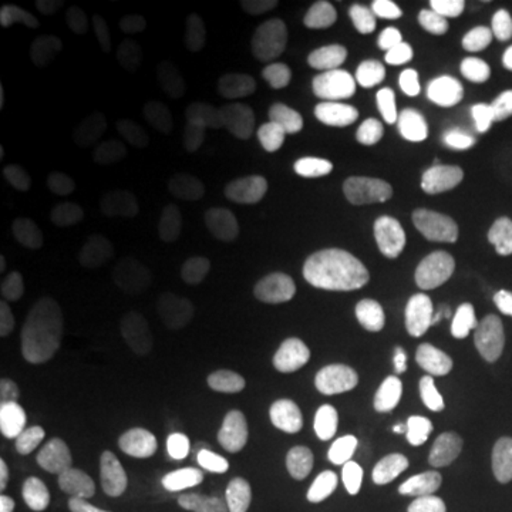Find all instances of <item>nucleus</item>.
<instances>
[{
    "label": "nucleus",
    "instance_id": "f257e3e1",
    "mask_svg": "<svg viewBox=\"0 0 512 512\" xmlns=\"http://www.w3.org/2000/svg\"><path fill=\"white\" fill-rule=\"evenodd\" d=\"M479 72V46L467 31L439 36L420 60V91L434 102H453L470 91Z\"/></svg>",
    "mask_w": 512,
    "mask_h": 512
},
{
    "label": "nucleus",
    "instance_id": "f03ea898",
    "mask_svg": "<svg viewBox=\"0 0 512 512\" xmlns=\"http://www.w3.org/2000/svg\"><path fill=\"white\" fill-rule=\"evenodd\" d=\"M188 467L211 491L230 494L252 477V451L219 427L204 430L188 448Z\"/></svg>",
    "mask_w": 512,
    "mask_h": 512
},
{
    "label": "nucleus",
    "instance_id": "7ed1b4c3",
    "mask_svg": "<svg viewBox=\"0 0 512 512\" xmlns=\"http://www.w3.org/2000/svg\"><path fill=\"white\" fill-rule=\"evenodd\" d=\"M494 489V475L482 458L470 453L441 460L422 479V491L439 505L463 508V505L482 503Z\"/></svg>",
    "mask_w": 512,
    "mask_h": 512
},
{
    "label": "nucleus",
    "instance_id": "20e7f679",
    "mask_svg": "<svg viewBox=\"0 0 512 512\" xmlns=\"http://www.w3.org/2000/svg\"><path fill=\"white\" fill-rule=\"evenodd\" d=\"M370 202L380 219L399 233H413L425 219L422 183L403 171H387L368 178Z\"/></svg>",
    "mask_w": 512,
    "mask_h": 512
},
{
    "label": "nucleus",
    "instance_id": "39448f33",
    "mask_svg": "<svg viewBox=\"0 0 512 512\" xmlns=\"http://www.w3.org/2000/svg\"><path fill=\"white\" fill-rule=\"evenodd\" d=\"M446 318V302L437 292H415L384 302L375 311V328L394 339H430Z\"/></svg>",
    "mask_w": 512,
    "mask_h": 512
},
{
    "label": "nucleus",
    "instance_id": "423d86ee",
    "mask_svg": "<svg viewBox=\"0 0 512 512\" xmlns=\"http://www.w3.org/2000/svg\"><path fill=\"white\" fill-rule=\"evenodd\" d=\"M339 366L349 387L370 403H387L399 392L394 361L380 347H351L342 354Z\"/></svg>",
    "mask_w": 512,
    "mask_h": 512
},
{
    "label": "nucleus",
    "instance_id": "0eeeda50",
    "mask_svg": "<svg viewBox=\"0 0 512 512\" xmlns=\"http://www.w3.org/2000/svg\"><path fill=\"white\" fill-rule=\"evenodd\" d=\"M190 427L188 406L164 389L150 392L131 422V437L138 446L162 448L176 441Z\"/></svg>",
    "mask_w": 512,
    "mask_h": 512
},
{
    "label": "nucleus",
    "instance_id": "6e6552de",
    "mask_svg": "<svg viewBox=\"0 0 512 512\" xmlns=\"http://www.w3.org/2000/svg\"><path fill=\"white\" fill-rule=\"evenodd\" d=\"M166 347L178 361L221 363L233 351L226 325L216 318H185L166 332Z\"/></svg>",
    "mask_w": 512,
    "mask_h": 512
},
{
    "label": "nucleus",
    "instance_id": "1a4fd4ad",
    "mask_svg": "<svg viewBox=\"0 0 512 512\" xmlns=\"http://www.w3.org/2000/svg\"><path fill=\"white\" fill-rule=\"evenodd\" d=\"M178 216V197L171 188H155L140 197L121 219V233L128 245L145 247L162 238Z\"/></svg>",
    "mask_w": 512,
    "mask_h": 512
},
{
    "label": "nucleus",
    "instance_id": "9d476101",
    "mask_svg": "<svg viewBox=\"0 0 512 512\" xmlns=\"http://www.w3.org/2000/svg\"><path fill=\"white\" fill-rule=\"evenodd\" d=\"M427 136L408 121H380L363 133V155L375 164H403L425 155Z\"/></svg>",
    "mask_w": 512,
    "mask_h": 512
},
{
    "label": "nucleus",
    "instance_id": "9b49d317",
    "mask_svg": "<svg viewBox=\"0 0 512 512\" xmlns=\"http://www.w3.org/2000/svg\"><path fill=\"white\" fill-rule=\"evenodd\" d=\"M280 318L306 335H330L342 325V309L335 299L311 287H297L280 299Z\"/></svg>",
    "mask_w": 512,
    "mask_h": 512
},
{
    "label": "nucleus",
    "instance_id": "f8f14e48",
    "mask_svg": "<svg viewBox=\"0 0 512 512\" xmlns=\"http://www.w3.org/2000/svg\"><path fill=\"white\" fill-rule=\"evenodd\" d=\"M261 128L268 150L273 152L280 162L285 164H302L309 157L311 143L309 133L302 126V119L297 112L283 100H271L261 112Z\"/></svg>",
    "mask_w": 512,
    "mask_h": 512
},
{
    "label": "nucleus",
    "instance_id": "ddd939ff",
    "mask_svg": "<svg viewBox=\"0 0 512 512\" xmlns=\"http://www.w3.org/2000/svg\"><path fill=\"white\" fill-rule=\"evenodd\" d=\"M102 81H105V72L98 62L86 60V57H72L55 67L50 76V95H53L57 110L74 114L91 100Z\"/></svg>",
    "mask_w": 512,
    "mask_h": 512
},
{
    "label": "nucleus",
    "instance_id": "4468645a",
    "mask_svg": "<svg viewBox=\"0 0 512 512\" xmlns=\"http://www.w3.org/2000/svg\"><path fill=\"white\" fill-rule=\"evenodd\" d=\"M309 195L313 204L339 211V214L363 216L373 211L368 181H361V178L347 174V171H320L311 178Z\"/></svg>",
    "mask_w": 512,
    "mask_h": 512
},
{
    "label": "nucleus",
    "instance_id": "2eb2a0df",
    "mask_svg": "<svg viewBox=\"0 0 512 512\" xmlns=\"http://www.w3.org/2000/svg\"><path fill=\"white\" fill-rule=\"evenodd\" d=\"M304 358L302 351L290 339H283L271 349L264 373V392L268 401L285 406L297 399L302 392Z\"/></svg>",
    "mask_w": 512,
    "mask_h": 512
},
{
    "label": "nucleus",
    "instance_id": "dca6fc26",
    "mask_svg": "<svg viewBox=\"0 0 512 512\" xmlns=\"http://www.w3.org/2000/svg\"><path fill=\"white\" fill-rule=\"evenodd\" d=\"M22 392L31 406L48 415H67L72 411V389L60 370L48 363H29L19 375Z\"/></svg>",
    "mask_w": 512,
    "mask_h": 512
},
{
    "label": "nucleus",
    "instance_id": "f3484780",
    "mask_svg": "<svg viewBox=\"0 0 512 512\" xmlns=\"http://www.w3.org/2000/svg\"><path fill=\"white\" fill-rule=\"evenodd\" d=\"M448 200L470 211L477 223H496L505 214V197L494 183L470 171H458L448 181Z\"/></svg>",
    "mask_w": 512,
    "mask_h": 512
},
{
    "label": "nucleus",
    "instance_id": "a211bd4d",
    "mask_svg": "<svg viewBox=\"0 0 512 512\" xmlns=\"http://www.w3.org/2000/svg\"><path fill=\"white\" fill-rule=\"evenodd\" d=\"M238 188L245 197V202L252 207L261 219L271 223H283L290 200H287L285 185L273 171L268 169H245L238 178Z\"/></svg>",
    "mask_w": 512,
    "mask_h": 512
},
{
    "label": "nucleus",
    "instance_id": "6ab92c4d",
    "mask_svg": "<svg viewBox=\"0 0 512 512\" xmlns=\"http://www.w3.org/2000/svg\"><path fill=\"white\" fill-rule=\"evenodd\" d=\"M344 67V46L339 38L337 29L328 22H318L311 29V50L309 62H306V72L309 79L320 88H328L337 83L342 76Z\"/></svg>",
    "mask_w": 512,
    "mask_h": 512
},
{
    "label": "nucleus",
    "instance_id": "aec40b11",
    "mask_svg": "<svg viewBox=\"0 0 512 512\" xmlns=\"http://www.w3.org/2000/svg\"><path fill=\"white\" fill-rule=\"evenodd\" d=\"M140 363V351L131 339L124 337H102L95 339L83 356V366L93 377L110 380L131 373Z\"/></svg>",
    "mask_w": 512,
    "mask_h": 512
},
{
    "label": "nucleus",
    "instance_id": "412c9836",
    "mask_svg": "<svg viewBox=\"0 0 512 512\" xmlns=\"http://www.w3.org/2000/svg\"><path fill=\"white\" fill-rule=\"evenodd\" d=\"M351 451V437L342 427H320L302 446V463L313 475H332Z\"/></svg>",
    "mask_w": 512,
    "mask_h": 512
},
{
    "label": "nucleus",
    "instance_id": "4be33fe9",
    "mask_svg": "<svg viewBox=\"0 0 512 512\" xmlns=\"http://www.w3.org/2000/svg\"><path fill=\"white\" fill-rule=\"evenodd\" d=\"M195 102L211 119H228L238 105V81L223 67L202 69L195 81Z\"/></svg>",
    "mask_w": 512,
    "mask_h": 512
},
{
    "label": "nucleus",
    "instance_id": "5701e85b",
    "mask_svg": "<svg viewBox=\"0 0 512 512\" xmlns=\"http://www.w3.org/2000/svg\"><path fill=\"white\" fill-rule=\"evenodd\" d=\"M192 214L214 240L226 247H242L249 240V228L242 216L214 197H202L192 204Z\"/></svg>",
    "mask_w": 512,
    "mask_h": 512
},
{
    "label": "nucleus",
    "instance_id": "b1692460",
    "mask_svg": "<svg viewBox=\"0 0 512 512\" xmlns=\"http://www.w3.org/2000/svg\"><path fill=\"white\" fill-rule=\"evenodd\" d=\"M211 259L209 242L197 233H178L162 242L155 252V268L164 275H183L207 264Z\"/></svg>",
    "mask_w": 512,
    "mask_h": 512
},
{
    "label": "nucleus",
    "instance_id": "393cba45",
    "mask_svg": "<svg viewBox=\"0 0 512 512\" xmlns=\"http://www.w3.org/2000/svg\"><path fill=\"white\" fill-rule=\"evenodd\" d=\"M477 221L470 211L460 207V204L446 202L432 211L430 216V230L432 238L437 242L441 252L458 254L465 247H470L472 238H475Z\"/></svg>",
    "mask_w": 512,
    "mask_h": 512
},
{
    "label": "nucleus",
    "instance_id": "a878e982",
    "mask_svg": "<svg viewBox=\"0 0 512 512\" xmlns=\"http://www.w3.org/2000/svg\"><path fill=\"white\" fill-rule=\"evenodd\" d=\"M22 38H38L50 48H62L67 41L57 24L48 22L36 12L24 8L3 10V15H0V41L5 46H15Z\"/></svg>",
    "mask_w": 512,
    "mask_h": 512
},
{
    "label": "nucleus",
    "instance_id": "bb28decb",
    "mask_svg": "<svg viewBox=\"0 0 512 512\" xmlns=\"http://www.w3.org/2000/svg\"><path fill=\"white\" fill-rule=\"evenodd\" d=\"M437 128L453 147L467 150L484 138L486 117L475 105H453L439 114Z\"/></svg>",
    "mask_w": 512,
    "mask_h": 512
},
{
    "label": "nucleus",
    "instance_id": "cd10ccee",
    "mask_svg": "<svg viewBox=\"0 0 512 512\" xmlns=\"http://www.w3.org/2000/svg\"><path fill=\"white\" fill-rule=\"evenodd\" d=\"M0 489L8 501L27 503L41 489V470L34 453H17L0 475Z\"/></svg>",
    "mask_w": 512,
    "mask_h": 512
},
{
    "label": "nucleus",
    "instance_id": "c85d7f7f",
    "mask_svg": "<svg viewBox=\"0 0 512 512\" xmlns=\"http://www.w3.org/2000/svg\"><path fill=\"white\" fill-rule=\"evenodd\" d=\"M79 311L88 323L100 325V328H110L117 325L126 316V304L121 302L119 294H114L107 287H83L79 294Z\"/></svg>",
    "mask_w": 512,
    "mask_h": 512
},
{
    "label": "nucleus",
    "instance_id": "c756f323",
    "mask_svg": "<svg viewBox=\"0 0 512 512\" xmlns=\"http://www.w3.org/2000/svg\"><path fill=\"white\" fill-rule=\"evenodd\" d=\"M5 292H8L10 302L17 306L19 311L27 313L29 318H48L50 309H53V297H50L46 287H43L34 275L19 273L5 283Z\"/></svg>",
    "mask_w": 512,
    "mask_h": 512
},
{
    "label": "nucleus",
    "instance_id": "7c9ffc66",
    "mask_svg": "<svg viewBox=\"0 0 512 512\" xmlns=\"http://www.w3.org/2000/svg\"><path fill=\"white\" fill-rule=\"evenodd\" d=\"M342 216L339 211L318 207V204H311L309 216H306V247L311 249L313 254H325L328 249L335 245L339 233H342Z\"/></svg>",
    "mask_w": 512,
    "mask_h": 512
},
{
    "label": "nucleus",
    "instance_id": "2f4dec72",
    "mask_svg": "<svg viewBox=\"0 0 512 512\" xmlns=\"http://www.w3.org/2000/svg\"><path fill=\"white\" fill-rule=\"evenodd\" d=\"M110 38L126 57H140L147 50L145 24L131 10H121L110 19Z\"/></svg>",
    "mask_w": 512,
    "mask_h": 512
},
{
    "label": "nucleus",
    "instance_id": "473e14b6",
    "mask_svg": "<svg viewBox=\"0 0 512 512\" xmlns=\"http://www.w3.org/2000/svg\"><path fill=\"white\" fill-rule=\"evenodd\" d=\"M155 48L157 57L162 62L166 76H169L171 86L183 88L185 86V57L183 48L178 43L174 29L166 27V24H157L155 27Z\"/></svg>",
    "mask_w": 512,
    "mask_h": 512
},
{
    "label": "nucleus",
    "instance_id": "72a5a7b5",
    "mask_svg": "<svg viewBox=\"0 0 512 512\" xmlns=\"http://www.w3.org/2000/svg\"><path fill=\"white\" fill-rule=\"evenodd\" d=\"M463 8V0H403L401 3L403 15L420 27L444 22V19L458 15Z\"/></svg>",
    "mask_w": 512,
    "mask_h": 512
},
{
    "label": "nucleus",
    "instance_id": "f704fd0d",
    "mask_svg": "<svg viewBox=\"0 0 512 512\" xmlns=\"http://www.w3.org/2000/svg\"><path fill=\"white\" fill-rule=\"evenodd\" d=\"M245 46V36L233 24H211L202 31L200 48L209 57H228L240 53Z\"/></svg>",
    "mask_w": 512,
    "mask_h": 512
},
{
    "label": "nucleus",
    "instance_id": "c9c22d12",
    "mask_svg": "<svg viewBox=\"0 0 512 512\" xmlns=\"http://www.w3.org/2000/svg\"><path fill=\"white\" fill-rule=\"evenodd\" d=\"M261 512H323L316 498L297 494V491L275 486L261 498Z\"/></svg>",
    "mask_w": 512,
    "mask_h": 512
},
{
    "label": "nucleus",
    "instance_id": "e433bc0d",
    "mask_svg": "<svg viewBox=\"0 0 512 512\" xmlns=\"http://www.w3.org/2000/svg\"><path fill=\"white\" fill-rule=\"evenodd\" d=\"M107 8L105 0H62L60 15L74 27H86Z\"/></svg>",
    "mask_w": 512,
    "mask_h": 512
},
{
    "label": "nucleus",
    "instance_id": "4c0bfd02",
    "mask_svg": "<svg viewBox=\"0 0 512 512\" xmlns=\"http://www.w3.org/2000/svg\"><path fill=\"white\" fill-rule=\"evenodd\" d=\"M489 280L496 292L505 294V297H512V261H505V264L496 266L494 271H491Z\"/></svg>",
    "mask_w": 512,
    "mask_h": 512
},
{
    "label": "nucleus",
    "instance_id": "58836bf2",
    "mask_svg": "<svg viewBox=\"0 0 512 512\" xmlns=\"http://www.w3.org/2000/svg\"><path fill=\"white\" fill-rule=\"evenodd\" d=\"M55 512H100V508L86 496H69L67 501L57 505Z\"/></svg>",
    "mask_w": 512,
    "mask_h": 512
},
{
    "label": "nucleus",
    "instance_id": "ea45409f",
    "mask_svg": "<svg viewBox=\"0 0 512 512\" xmlns=\"http://www.w3.org/2000/svg\"><path fill=\"white\" fill-rule=\"evenodd\" d=\"M8 176V152H5V145H0V178Z\"/></svg>",
    "mask_w": 512,
    "mask_h": 512
},
{
    "label": "nucleus",
    "instance_id": "a19ab883",
    "mask_svg": "<svg viewBox=\"0 0 512 512\" xmlns=\"http://www.w3.org/2000/svg\"><path fill=\"white\" fill-rule=\"evenodd\" d=\"M8 448H10L8 427H0V453H8Z\"/></svg>",
    "mask_w": 512,
    "mask_h": 512
},
{
    "label": "nucleus",
    "instance_id": "79ce46f5",
    "mask_svg": "<svg viewBox=\"0 0 512 512\" xmlns=\"http://www.w3.org/2000/svg\"><path fill=\"white\" fill-rule=\"evenodd\" d=\"M505 463H508L510 470H512V432H510L508 441H505Z\"/></svg>",
    "mask_w": 512,
    "mask_h": 512
},
{
    "label": "nucleus",
    "instance_id": "37998d69",
    "mask_svg": "<svg viewBox=\"0 0 512 512\" xmlns=\"http://www.w3.org/2000/svg\"><path fill=\"white\" fill-rule=\"evenodd\" d=\"M0 512H17V510H15V505H12L10 501H5V503H0Z\"/></svg>",
    "mask_w": 512,
    "mask_h": 512
},
{
    "label": "nucleus",
    "instance_id": "c03bdc74",
    "mask_svg": "<svg viewBox=\"0 0 512 512\" xmlns=\"http://www.w3.org/2000/svg\"><path fill=\"white\" fill-rule=\"evenodd\" d=\"M8 261V249H5V245H0V266Z\"/></svg>",
    "mask_w": 512,
    "mask_h": 512
},
{
    "label": "nucleus",
    "instance_id": "a18cd8bd",
    "mask_svg": "<svg viewBox=\"0 0 512 512\" xmlns=\"http://www.w3.org/2000/svg\"><path fill=\"white\" fill-rule=\"evenodd\" d=\"M505 38H508V43L512 46V19H510V24H508V31H505Z\"/></svg>",
    "mask_w": 512,
    "mask_h": 512
}]
</instances>
